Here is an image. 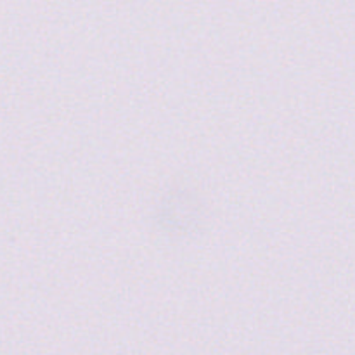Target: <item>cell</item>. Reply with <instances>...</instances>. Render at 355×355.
Segmentation results:
<instances>
[{
  "label": "cell",
  "instance_id": "6da1fadb",
  "mask_svg": "<svg viewBox=\"0 0 355 355\" xmlns=\"http://www.w3.org/2000/svg\"><path fill=\"white\" fill-rule=\"evenodd\" d=\"M203 205L189 189H172L156 205L155 220L162 231L172 236H189L200 227Z\"/></svg>",
  "mask_w": 355,
  "mask_h": 355
}]
</instances>
